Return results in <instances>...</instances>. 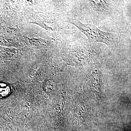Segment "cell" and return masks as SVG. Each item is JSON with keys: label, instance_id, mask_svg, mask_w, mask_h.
Masks as SVG:
<instances>
[{"label": "cell", "instance_id": "cell-1", "mask_svg": "<svg viewBox=\"0 0 131 131\" xmlns=\"http://www.w3.org/2000/svg\"><path fill=\"white\" fill-rule=\"evenodd\" d=\"M68 22L77 27L90 41L102 42L109 46L113 43L114 36L112 33L101 31L94 25L82 24L75 19H71Z\"/></svg>", "mask_w": 131, "mask_h": 131}, {"label": "cell", "instance_id": "cell-2", "mask_svg": "<svg viewBox=\"0 0 131 131\" xmlns=\"http://www.w3.org/2000/svg\"><path fill=\"white\" fill-rule=\"evenodd\" d=\"M27 44L30 45L31 47L40 49L42 47H51L52 45V42L50 40H46L42 39H32L26 38Z\"/></svg>", "mask_w": 131, "mask_h": 131}, {"label": "cell", "instance_id": "cell-3", "mask_svg": "<svg viewBox=\"0 0 131 131\" xmlns=\"http://www.w3.org/2000/svg\"><path fill=\"white\" fill-rule=\"evenodd\" d=\"M90 2L93 6L94 9L97 12L103 13L107 10L108 7V2L105 1H91Z\"/></svg>", "mask_w": 131, "mask_h": 131}, {"label": "cell", "instance_id": "cell-4", "mask_svg": "<svg viewBox=\"0 0 131 131\" xmlns=\"http://www.w3.org/2000/svg\"><path fill=\"white\" fill-rule=\"evenodd\" d=\"M91 131H95V130H91Z\"/></svg>", "mask_w": 131, "mask_h": 131}]
</instances>
